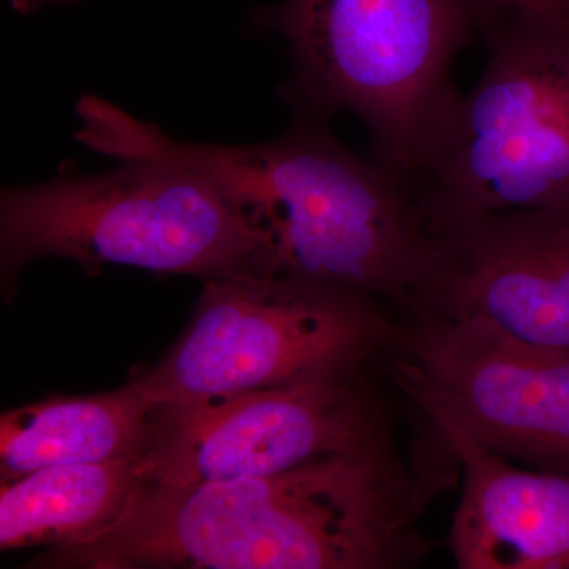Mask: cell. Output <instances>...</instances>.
<instances>
[{
    "instance_id": "obj_1",
    "label": "cell",
    "mask_w": 569,
    "mask_h": 569,
    "mask_svg": "<svg viewBox=\"0 0 569 569\" xmlns=\"http://www.w3.org/2000/svg\"><path fill=\"white\" fill-rule=\"evenodd\" d=\"M396 443L266 477L142 486L104 529L51 546L41 569H399L427 553L417 530L447 470Z\"/></svg>"
},
{
    "instance_id": "obj_2",
    "label": "cell",
    "mask_w": 569,
    "mask_h": 569,
    "mask_svg": "<svg viewBox=\"0 0 569 569\" xmlns=\"http://www.w3.org/2000/svg\"><path fill=\"white\" fill-rule=\"evenodd\" d=\"M74 138L118 160H159L203 176L268 234L274 276L336 284L403 317L426 249L410 192L373 160L299 114L276 140L247 146L187 142L107 100L77 103Z\"/></svg>"
},
{
    "instance_id": "obj_3",
    "label": "cell",
    "mask_w": 569,
    "mask_h": 569,
    "mask_svg": "<svg viewBox=\"0 0 569 569\" xmlns=\"http://www.w3.org/2000/svg\"><path fill=\"white\" fill-rule=\"evenodd\" d=\"M485 0H282L261 20L293 63L298 114L351 112L372 160L410 186L458 104L459 51L481 31Z\"/></svg>"
},
{
    "instance_id": "obj_4",
    "label": "cell",
    "mask_w": 569,
    "mask_h": 569,
    "mask_svg": "<svg viewBox=\"0 0 569 569\" xmlns=\"http://www.w3.org/2000/svg\"><path fill=\"white\" fill-rule=\"evenodd\" d=\"M9 187L0 194V277L13 295L22 269L59 257L88 271L130 266L200 279L274 276L268 234L203 176L159 160Z\"/></svg>"
},
{
    "instance_id": "obj_5",
    "label": "cell",
    "mask_w": 569,
    "mask_h": 569,
    "mask_svg": "<svg viewBox=\"0 0 569 569\" xmlns=\"http://www.w3.org/2000/svg\"><path fill=\"white\" fill-rule=\"evenodd\" d=\"M488 61L408 186L425 231L569 206V24L490 9Z\"/></svg>"
},
{
    "instance_id": "obj_6",
    "label": "cell",
    "mask_w": 569,
    "mask_h": 569,
    "mask_svg": "<svg viewBox=\"0 0 569 569\" xmlns=\"http://www.w3.org/2000/svg\"><path fill=\"white\" fill-rule=\"evenodd\" d=\"M403 320L370 296L288 276L206 280L181 337L132 373L156 403L380 370Z\"/></svg>"
},
{
    "instance_id": "obj_7",
    "label": "cell",
    "mask_w": 569,
    "mask_h": 569,
    "mask_svg": "<svg viewBox=\"0 0 569 569\" xmlns=\"http://www.w3.org/2000/svg\"><path fill=\"white\" fill-rule=\"evenodd\" d=\"M376 372L157 403L138 458L142 486L266 477L396 443Z\"/></svg>"
},
{
    "instance_id": "obj_8",
    "label": "cell",
    "mask_w": 569,
    "mask_h": 569,
    "mask_svg": "<svg viewBox=\"0 0 569 569\" xmlns=\"http://www.w3.org/2000/svg\"><path fill=\"white\" fill-rule=\"evenodd\" d=\"M403 323L381 372L422 418L519 466L569 475V350L482 320Z\"/></svg>"
},
{
    "instance_id": "obj_9",
    "label": "cell",
    "mask_w": 569,
    "mask_h": 569,
    "mask_svg": "<svg viewBox=\"0 0 569 569\" xmlns=\"http://www.w3.org/2000/svg\"><path fill=\"white\" fill-rule=\"evenodd\" d=\"M482 320L569 350V206L430 228L403 321Z\"/></svg>"
},
{
    "instance_id": "obj_10",
    "label": "cell",
    "mask_w": 569,
    "mask_h": 569,
    "mask_svg": "<svg viewBox=\"0 0 569 569\" xmlns=\"http://www.w3.org/2000/svg\"><path fill=\"white\" fill-rule=\"evenodd\" d=\"M432 426L462 479L448 537L456 567L569 569V475L519 466Z\"/></svg>"
},
{
    "instance_id": "obj_11",
    "label": "cell",
    "mask_w": 569,
    "mask_h": 569,
    "mask_svg": "<svg viewBox=\"0 0 569 569\" xmlns=\"http://www.w3.org/2000/svg\"><path fill=\"white\" fill-rule=\"evenodd\" d=\"M156 406L130 378L102 395L47 397L3 411L0 485L47 467L140 458Z\"/></svg>"
},
{
    "instance_id": "obj_12",
    "label": "cell",
    "mask_w": 569,
    "mask_h": 569,
    "mask_svg": "<svg viewBox=\"0 0 569 569\" xmlns=\"http://www.w3.org/2000/svg\"><path fill=\"white\" fill-rule=\"evenodd\" d=\"M142 485L138 458L47 467L0 485V550L51 548L96 533Z\"/></svg>"
},
{
    "instance_id": "obj_13",
    "label": "cell",
    "mask_w": 569,
    "mask_h": 569,
    "mask_svg": "<svg viewBox=\"0 0 569 569\" xmlns=\"http://www.w3.org/2000/svg\"><path fill=\"white\" fill-rule=\"evenodd\" d=\"M497 10L569 24V0H485Z\"/></svg>"
},
{
    "instance_id": "obj_14",
    "label": "cell",
    "mask_w": 569,
    "mask_h": 569,
    "mask_svg": "<svg viewBox=\"0 0 569 569\" xmlns=\"http://www.w3.org/2000/svg\"><path fill=\"white\" fill-rule=\"evenodd\" d=\"M78 2V0H10L11 7L14 11L22 14L36 13L41 7L48 6V3H71Z\"/></svg>"
}]
</instances>
